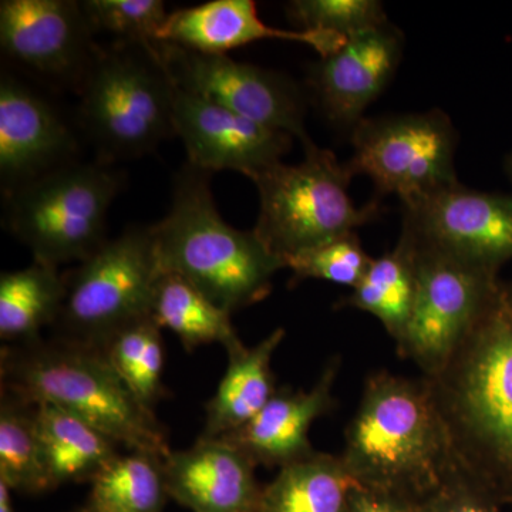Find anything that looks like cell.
I'll return each mask as SVG.
<instances>
[{"mask_svg":"<svg viewBox=\"0 0 512 512\" xmlns=\"http://www.w3.org/2000/svg\"><path fill=\"white\" fill-rule=\"evenodd\" d=\"M424 379L458 466L512 505L511 285L501 284L443 369Z\"/></svg>","mask_w":512,"mask_h":512,"instance_id":"6da1fadb","label":"cell"},{"mask_svg":"<svg viewBox=\"0 0 512 512\" xmlns=\"http://www.w3.org/2000/svg\"><path fill=\"white\" fill-rule=\"evenodd\" d=\"M340 458L359 487L419 503L457 463L427 380L387 370L366 380Z\"/></svg>","mask_w":512,"mask_h":512,"instance_id":"7a4b0ae2","label":"cell"},{"mask_svg":"<svg viewBox=\"0 0 512 512\" xmlns=\"http://www.w3.org/2000/svg\"><path fill=\"white\" fill-rule=\"evenodd\" d=\"M0 377L5 392L60 407L127 451L163 458L171 451L156 413L134 396L100 348L57 336L6 345Z\"/></svg>","mask_w":512,"mask_h":512,"instance_id":"3957f363","label":"cell"},{"mask_svg":"<svg viewBox=\"0 0 512 512\" xmlns=\"http://www.w3.org/2000/svg\"><path fill=\"white\" fill-rule=\"evenodd\" d=\"M211 173L185 164L175 177L170 211L151 225L161 272L181 276L229 313L261 302L284 262L254 231H239L221 217Z\"/></svg>","mask_w":512,"mask_h":512,"instance_id":"277c9868","label":"cell"},{"mask_svg":"<svg viewBox=\"0 0 512 512\" xmlns=\"http://www.w3.org/2000/svg\"><path fill=\"white\" fill-rule=\"evenodd\" d=\"M79 86L80 119L101 163L146 156L175 134V86L156 45L96 47Z\"/></svg>","mask_w":512,"mask_h":512,"instance_id":"5b68a950","label":"cell"},{"mask_svg":"<svg viewBox=\"0 0 512 512\" xmlns=\"http://www.w3.org/2000/svg\"><path fill=\"white\" fill-rule=\"evenodd\" d=\"M299 164L278 163L252 175L259 195L256 237L284 262L356 232L379 214V202L357 208L349 195L355 175L332 151L306 144Z\"/></svg>","mask_w":512,"mask_h":512,"instance_id":"8992f818","label":"cell"},{"mask_svg":"<svg viewBox=\"0 0 512 512\" xmlns=\"http://www.w3.org/2000/svg\"><path fill=\"white\" fill-rule=\"evenodd\" d=\"M124 177L107 163H67L6 195V225L56 266L83 262L107 241V215Z\"/></svg>","mask_w":512,"mask_h":512,"instance_id":"52a82bcc","label":"cell"},{"mask_svg":"<svg viewBox=\"0 0 512 512\" xmlns=\"http://www.w3.org/2000/svg\"><path fill=\"white\" fill-rule=\"evenodd\" d=\"M160 275L151 225L107 239L64 274L67 292L55 325L57 338L103 348L121 329L151 316Z\"/></svg>","mask_w":512,"mask_h":512,"instance_id":"ba28073f","label":"cell"},{"mask_svg":"<svg viewBox=\"0 0 512 512\" xmlns=\"http://www.w3.org/2000/svg\"><path fill=\"white\" fill-rule=\"evenodd\" d=\"M410 238L416 261V296L409 322L396 342L397 352L419 367L421 376L431 377L443 369L483 318L503 282L494 269L427 247L412 235Z\"/></svg>","mask_w":512,"mask_h":512,"instance_id":"9c48e42d","label":"cell"},{"mask_svg":"<svg viewBox=\"0 0 512 512\" xmlns=\"http://www.w3.org/2000/svg\"><path fill=\"white\" fill-rule=\"evenodd\" d=\"M352 141V174L366 175L377 194L397 195L404 207L458 184L456 133L439 110L362 120Z\"/></svg>","mask_w":512,"mask_h":512,"instance_id":"30bf717a","label":"cell"},{"mask_svg":"<svg viewBox=\"0 0 512 512\" xmlns=\"http://www.w3.org/2000/svg\"><path fill=\"white\" fill-rule=\"evenodd\" d=\"M156 50L174 86L239 116L311 143L298 89L281 74L228 56L201 55L171 43Z\"/></svg>","mask_w":512,"mask_h":512,"instance_id":"8fae6325","label":"cell"},{"mask_svg":"<svg viewBox=\"0 0 512 512\" xmlns=\"http://www.w3.org/2000/svg\"><path fill=\"white\" fill-rule=\"evenodd\" d=\"M403 229L420 244L500 272L512 261V194L454 184L404 207Z\"/></svg>","mask_w":512,"mask_h":512,"instance_id":"7c38bea8","label":"cell"},{"mask_svg":"<svg viewBox=\"0 0 512 512\" xmlns=\"http://www.w3.org/2000/svg\"><path fill=\"white\" fill-rule=\"evenodd\" d=\"M82 3L3 0L0 45L9 59L40 76L82 82L96 46Z\"/></svg>","mask_w":512,"mask_h":512,"instance_id":"4fadbf2b","label":"cell"},{"mask_svg":"<svg viewBox=\"0 0 512 512\" xmlns=\"http://www.w3.org/2000/svg\"><path fill=\"white\" fill-rule=\"evenodd\" d=\"M174 131L183 140L188 164L208 171L252 175L281 163L292 136L239 116L175 86Z\"/></svg>","mask_w":512,"mask_h":512,"instance_id":"5bb4252c","label":"cell"},{"mask_svg":"<svg viewBox=\"0 0 512 512\" xmlns=\"http://www.w3.org/2000/svg\"><path fill=\"white\" fill-rule=\"evenodd\" d=\"M76 141L49 101L3 73L0 82V180L10 194L72 163Z\"/></svg>","mask_w":512,"mask_h":512,"instance_id":"9a60e30c","label":"cell"},{"mask_svg":"<svg viewBox=\"0 0 512 512\" xmlns=\"http://www.w3.org/2000/svg\"><path fill=\"white\" fill-rule=\"evenodd\" d=\"M402 50V35L386 23L349 37L332 55L320 57L313 89L328 119L355 128L392 80Z\"/></svg>","mask_w":512,"mask_h":512,"instance_id":"2e32d148","label":"cell"},{"mask_svg":"<svg viewBox=\"0 0 512 512\" xmlns=\"http://www.w3.org/2000/svg\"><path fill=\"white\" fill-rule=\"evenodd\" d=\"M171 500L192 512H256L262 487L258 467L231 441L200 437L163 458Z\"/></svg>","mask_w":512,"mask_h":512,"instance_id":"e0dca14e","label":"cell"},{"mask_svg":"<svg viewBox=\"0 0 512 512\" xmlns=\"http://www.w3.org/2000/svg\"><path fill=\"white\" fill-rule=\"evenodd\" d=\"M268 39L301 43L315 49L320 57L332 55L348 40L338 33L265 25L252 0H211L174 10L161 35V43L210 56H227L229 50Z\"/></svg>","mask_w":512,"mask_h":512,"instance_id":"ac0fdd59","label":"cell"},{"mask_svg":"<svg viewBox=\"0 0 512 512\" xmlns=\"http://www.w3.org/2000/svg\"><path fill=\"white\" fill-rule=\"evenodd\" d=\"M339 369L340 359L335 357L311 389L278 390L254 419L222 439L241 448L256 466L282 468L312 456L309 430L335 406L333 387Z\"/></svg>","mask_w":512,"mask_h":512,"instance_id":"d6986e66","label":"cell"},{"mask_svg":"<svg viewBox=\"0 0 512 512\" xmlns=\"http://www.w3.org/2000/svg\"><path fill=\"white\" fill-rule=\"evenodd\" d=\"M284 339L285 329L278 328L252 348L241 343L227 350V372L205 407L207 419L200 437L228 436L248 424L271 402L278 392L272 359Z\"/></svg>","mask_w":512,"mask_h":512,"instance_id":"ffe728a7","label":"cell"},{"mask_svg":"<svg viewBox=\"0 0 512 512\" xmlns=\"http://www.w3.org/2000/svg\"><path fill=\"white\" fill-rule=\"evenodd\" d=\"M36 421L52 488L92 483L120 454L119 444L53 404H36Z\"/></svg>","mask_w":512,"mask_h":512,"instance_id":"44dd1931","label":"cell"},{"mask_svg":"<svg viewBox=\"0 0 512 512\" xmlns=\"http://www.w3.org/2000/svg\"><path fill=\"white\" fill-rule=\"evenodd\" d=\"M356 481L340 456L319 453L279 468L256 512H350Z\"/></svg>","mask_w":512,"mask_h":512,"instance_id":"7402d4cb","label":"cell"},{"mask_svg":"<svg viewBox=\"0 0 512 512\" xmlns=\"http://www.w3.org/2000/svg\"><path fill=\"white\" fill-rule=\"evenodd\" d=\"M66 279L56 266L33 261L0 276V339L8 345L42 338L55 326L66 298Z\"/></svg>","mask_w":512,"mask_h":512,"instance_id":"603a6c76","label":"cell"},{"mask_svg":"<svg viewBox=\"0 0 512 512\" xmlns=\"http://www.w3.org/2000/svg\"><path fill=\"white\" fill-rule=\"evenodd\" d=\"M151 319L177 335L185 350L218 343L225 350L241 345L232 325L231 313L212 303L204 293L181 276L161 272L158 278Z\"/></svg>","mask_w":512,"mask_h":512,"instance_id":"cb8c5ba5","label":"cell"},{"mask_svg":"<svg viewBox=\"0 0 512 512\" xmlns=\"http://www.w3.org/2000/svg\"><path fill=\"white\" fill-rule=\"evenodd\" d=\"M416 296L414 245L402 232L393 251L373 258L346 305L375 316L394 342L403 335Z\"/></svg>","mask_w":512,"mask_h":512,"instance_id":"d4e9b609","label":"cell"},{"mask_svg":"<svg viewBox=\"0 0 512 512\" xmlns=\"http://www.w3.org/2000/svg\"><path fill=\"white\" fill-rule=\"evenodd\" d=\"M168 500L163 457L127 451L93 478L77 512H163Z\"/></svg>","mask_w":512,"mask_h":512,"instance_id":"484cf974","label":"cell"},{"mask_svg":"<svg viewBox=\"0 0 512 512\" xmlns=\"http://www.w3.org/2000/svg\"><path fill=\"white\" fill-rule=\"evenodd\" d=\"M0 481L25 495L53 490L37 430L36 404L5 390L0 400Z\"/></svg>","mask_w":512,"mask_h":512,"instance_id":"4316f807","label":"cell"},{"mask_svg":"<svg viewBox=\"0 0 512 512\" xmlns=\"http://www.w3.org/2000/svg\"><path fill=\"white\" fill-rule=\"evenodd\" d=\"M128 389L147 409L164 397L163 330L148 316L121 329L100 348Z\"/></svg>","mask_w":512,"mask_h":512,"instance_id":"83f0119b","label":"cell"},{"mask_svg":"<svg viewBox=\"0 0 512 512\" xmlns=\"http://www.w3.org/2000/svg\"><path fill=\"white\" fill-rule=\"evenodd\" d=\"M82 9L93 32L110 33L120 43H161L168 15L161 0H87Z\"/></svg>","mask_w":512,"mask_h":512,"instance_id":"f1b7e54d","label":"cell"},{"mask_svg":"<svg viewBox=\"0 0 512 512\" xmlns=\"http://www.w3.org/2000/svg\"><path fill=\"white\" fill-rule=\"evenodd\" d=\"M286 9L301 30L338 33L346 39L389 23L376 0H295Z\"/></svg>","mask_w":512,"mask_h":512,"instance_id":"f546056e","label":"cell"},{"mask_svg":"<svg viewBox=\"0 0 512 512\" xmlns=\"http://www.w3.org/2000/svg\"><path fill=\"white\" fill-rule=\"evenodd\" d=\"M370 258L356 232L286 259L296 279H320L355 288L369 268Z\"/></svg>","mask_w":512,"mask_h":512,"instance_id":"4dcf8cb0","label":"cell"},{"mask_svg":"<svg viewBox=\"0 0 512 512\" xmlns=\"http://www.w3.org/2000/svg\"><path fill=\"white\" fill-rule=\"evenodd\" d=\"M503 507L493 493L457 463L439 490L424 501V512H503Z\"/></svg>","mask_w":512,"mask_h":512,"instance_id":"1f68e13d","label":"cell"},{"mask_svg":"<svg viewBox=\"0 0 512 512\" xmlns=\"http://www.w3.org/2000/svg\"><path fill=\"white\" fill-rule=\"evenodd\" d=\"M350 512H424V503L356 485L350 497Z\"/></svg>","mask_w":512,"mask_h":512,"instance_id":"d6a6232c","label":"cell"},{"mask_svg":"<svg viewBox=\"0 0 512 512\" xmlns=\"http://www.w3.org/2000/svg\"><path fill=\"white\" fill-rule=\"evenodd\" d=\"M12 493L8 485L0 481V512H15L12 503Z\"/></svg>","mask_w":512,"mask_h":512,"instance_id":"836d02e7","label":"cell"},{"mask_svg":"<svg viewBox=\"0 0 512 512\" xmlns=\"http://www.w3.org/2000/svg\"><path fill=\"white\" fill-rule=\"evenodd\" d=\"M505 171H507L508 178H510V181L512 183V151L510 154H508L507 157H505Z\"/></svg>","mask_w":512,"mask_h":512,"instance_id":"e575fe53","label":"cell"}]
</instances>
